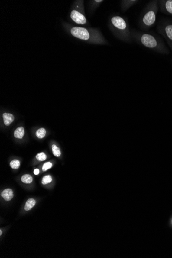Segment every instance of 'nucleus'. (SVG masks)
Here are the masks:
<instances>
[{
    "mask_svg": "<svg viewBox=\"0 0 172 258\" xmlns=\"http://www.w3.org/2000/svg\"><path fill=\"white\" fill-rule=\"evenodd\" d=\"M64 27L67 31L72 36L88 44L97 45H106L108 44L107 40L99 28L73 26L67 23L64 24Z\"/></svg>",
    "mask_w": 172,
    "mask_h": 258,
    "instance_id": "nucleus-1",
    "label": "nucleus"
},
{
    "mask_svg": "<svg viewBox=\"0 0 172 258\" xmlns=\"http://www.w3.org/2000/svg\"><path fill=\"white\" fill-rule=\"evenodd\" d=\"M108 25L110 30L116 38L125 43H132L131 30L127 19L114 15L109 19Z\"/></svg>",
    "mask_w": 172,
    "mask_h": 258,
    "instance_id": "nucleus-2",
    "label": "nucleus"
},
{
    "mask_svg": "<svg viewBox=\"0 0 172 258\" xmlns=\"http://www.w3.org/2000/svg\"><path fill=\"white\" fill-rule=\"evenodd\" d=\"M156 2L153 1L143 9L138 22L139 27L141 30H147L155 24L156 20Z\"/></svg>",
    "mask_w": 172,
    "mask_h": 258,
    "instance_id": "nucleus-3",
    "label": "nucleus"
},
{
    "mask_svg": "<svg viewBox=\"0 0 172 258\" xmlns=\"http://www.w3.org/2000/svg\"><path fill=\"white\" fill-rule=\"evenodd\" d=\"M70 17L72 21L77 24L83 26L89 24L85 12L84 1H75L73 4Z\"/></svg>",
    "mask_w": 172,
    "mask_h": 258,
    "instance_id": "nucleus-4",
    "label": "nucleus"
},
{
    "mask_svg": "<svg viewBox=\"0 0 172 258\" xmlns=\"http://www.w3.org/2000/svg\"><path fill=\"white\" fill-rule=\"evenodd\" d=\"M139 2L140 1L138 0H122L120 4L121 11L123 12H126Z\"/></svg>",
    "mask_w": 172,
    "mask_h": 258,
    "instance_id": "nucleus-5",
    "label": "nucleus"
},
{
    "mask_svg": "<svg viewBox=\"0 0 172 258\" xmlns=\"http://www.w3.org/2000/svg\"><path fill=\"white\" fill-rule=\"evenodd\" d=\"M104 2L103 0H94L89 1V11L91 13H93L94 11L101 5Z\"/></svg>",
    "mask_w": 172,
    "mask_h": 258,
    "instance_id": "nucleus-6",
    "label": "nucleus"
},
{
    "mask_svg": "<svg viewBox=\"0 0 172 258\" xmlns=\"http://www.w3.org/2000/svg\"><path fill=\"white\" fill-rule=\"evenodd\" d=\"M1 196L6 201H10L14 197V193L11 189H6L1 193Z\"/></svg>",
    "mask_w": 172,
    "mask_h": 258,
    "instance_id": "nucleus-7",
    "label": "nucleus"
},
{
    "mask_svg": "<svg viewBox=\"0 0 172 258\" xmlns=\"http://www.w3.org/2000/svg\"><path fill=\"white\" fill-rule=\"evenodd\" d=\"M4 123L6 126H9L13 122L15 117L12 114L5 112L2 115Z\"/></svg>",
    "mask_w": 172,
    "mask_h": 258,
    "instance_id": "nucleus-8",
    "label": "nucleus"
},
{
    "mask_svg": "<svg viewBox=\"0 0 172 258\" xmlns=\"http://www.w3.org/2000/svg\"><path fill=\"white\" fill-rule=\"evenodd\" d=\"M24 134V128L23 127H19L14 131V137L17 139H22Z\"/></svg>",
    "mask_w": 172,
    "mask_h": 258,
    "instance_id": "nucleus-9",
    "label": "nucleus"
},
{
    "mask_svg": "<svg viewBox=\"0 0 172 258\" xmlns=\"http://www.w3.org/2000/svg\"><path fill=\"white\" fill-rule=\"evenodd\" d=\"M36 202L33 198H30L26 201L24 206V210L25 211H30L35 206Z\"/></svg>",
    "mask_w": 172,
    "mask_h": 258,
    "instance_id": "nucleus-10",
    "label": "nucleus"
},
{
    "mask_svg": "<svg viewBox=\"0 0 172 258\" xmlns=\"http://www.w3.org/2000/svg\"><path fill=\"white\" fill-rule=\"evenodd\" d=\"M164 31L167 38L172 41V24H167L164 26Z\"/></svg>",
    "mask_w": 172,
    "mask_h": 258,
    "instance_id": "nucleus-11",
    "label": "nucleus"
},
{
    "mask_svg": "<svg viewBox=\"0 0 172 258\" xmlns=\"http://www.w3.org/2000/svg\"><path fill=\"white\" fill-rule=\"evenodd\" d=\"M164 7L167 12L172 15V0H167L164 2Z\"/></svg>",
    "mask_w": 172,
    "mask_h": 258,
    "instance_id": "nucleus-12",
    "label": "nucleus"
},
{
    "mask_svg": "<svg viewBox=\"0 0 172 258\" xmlns=\"http://www.w3.org/2000/svg\"><path fill=\"white\" fill-rule=\"evenodd\" d=\"M33 180V179L32 176L29 174L24 175L21 177V181L23 183H26V184L31 183Z\"/></svg>",
    "mask_w": 172,
    "mask_h": 258,
    "instance_id": "nucleus-13",
    "label": "nucleus"
},
{
    "mask_svg": "<svg viewBox=\"0 0 172 258\" xmlns=\"http://www.w3.org/2000/svg\"><path fill=\"white\" fill-rule=\"evenodd\" d=\"M46 130L44 128H41L38 129L36 132V136L39 139H42L45 136Z\"/></svg>",
    "mask_w": 172,
    "mask_h": 258,
    "instance_id": "nucleus-14",
    "label": "nucleus"
},
{
    "mask_svg": "<svg viewBox=\"0 0 172 258\" xmlns=\"http://www.w3.org/2000/svg\"><path fill=\"white\" fill-rule=\"evenodd\" d=\"M20 166V162L18 159H14L10 162V166L12 169H18Z\"/></svg>",
    "mask_w": 172,
    "mask_h": 258,
    "instance_id": "nucleus-15",
    "label": "nucleus"
},
{
    "mask_svg": "<svg viewBox=\"0 0 172 258\" xmlns=\"http://www.w3.org/2000/svg\"><path fill=\"white\" fill-rule=\"evenodd\" d=\"M52 153L55 157H59L61 155V152L60 150L58 147H57L56 145L53 144L52 146Z\"/></svg>",
    "mask_w": 172,
    "mask_h": 258,
    "instance_id": "nucleus-16",
    "label": "nucleus"
},
{
    "mask_svg": "<svg viewBox=\"0 0 172 258\" xmlns=\"http://www.w3.org/2000/svg\"><path fill=\"white\" fill-rule=\"evenodd\" d=\"M52 182V177L50 175L44 176L42 180V183L44 185H47Z\"/></svg>",
    "mask_w": 172,
    "mask_h": 258,
    "instance_id": "nucleus-17",
    "label": "nucleus"
},
{
    "mask_svg": "<svg viewBox=\"0 0 172 258\" xmlns=\"http://www.w3.org/2000/svg\"><path fill=\"white\" fill-rule=\"evenodd\" d=\"M36 158L38 160L40 161H43L47 159V155H45V153L43 152L39 153L36 156Z\"/></svg>",
    "mask_w": 172,
    "mask_h": 258,
    "instance_id": "nucleus-18",
    "label": "nucleus"
},
{
    "mask_svg": "<svg viewBox=\"0 0 172 258\" xmlns=\"http://www.w3.org/2000/svg\"><path fill=\"white\" fill-rule=\"evenodd\" d=\"M53 164L51 162H47L45 163L42 166V170L44 172L47 171V169H50L52 167Z\"/></svg>",
    "mask_w": 172,
    "mask_h": 258,
    "instance_id": "nucleus-19",
    "label": "nucleus"
},
{
    "mask_svg": "<svg viewBox=\"0 0 172 258\" xmlns=\"http://www.w3.org/2000/svg\"><path fill=\"white\" fill-rule=\"evenodd\" d=\"M34 174L36 175H38L39 174V170L38 169H35L34 171Z\"/></svg>",
    "mask_w": 172,
    "mask_h": 258,
    "instance_id": "nucleus-20",
    "label": "nucleus"
},
{
    "mask_svg": "<svg viewBox=\"0 0 172 258\" xmlns=\"http://www.w3.org/2000/svg\"><path fill=\"white\" fill-rule=\"evenodd\" d=\"M2 230H0V235H2Z\"/></svg>",
    "mask_w": 172,
    "mask_h": 258,
    "instance_id": "nucleus-21",
    "label": "nucleus"
}]
</instances>
